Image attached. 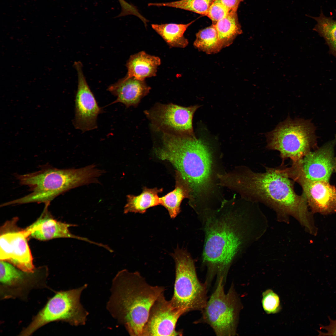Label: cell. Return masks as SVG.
I'll use <instances>...</instances> for the list:
<instances>
[{
    "instance_id": "4316f807",
    "label": "cell",
    "mask_w": 336,
    "mask_h": 336,
    "mask_svg": "<svg viewBox=\"0 0 336 336\" xmlns=\"http://www.w3.org/2000/svg\"><path fill=\"white\" fill-rule=\"evenodd\" d=\"M262 295L263 307L267 314H275L279 311L280 300L276 293L271 289H268L263 292Z\"/></svg>"
},
{
    "instance_id": "7c38bea8",
    "label": "cell",
    "mask_w": 336,
    "mask_h": 336,
    "mask_svg": "<svg viewBox=\"0 0 336 336\" xmlns=\"http://www.w3.org/2000/svg\"><path fill=\"white\" fill-rule=\"evenodd\" d=\"M282 171L301 187L309 206L313 213L323 215L336 213V188L328 181L309 180L290 166Z\"/></svg>"
},
{
    "instance_id": "603a6c76",
    "label": "cell",
    "mask_w": 336,
    "mask_h": 336,
    "mask_svg": "<svg viewBox=\"0 0 336 336\" xmlns=\"http://www.w3.org/2000/svg\"><path fill=\"white\" fill-rule=\"evenodd\" d=\"M309 16L317 22L313 30L324 38L329 48V53L336 58V20L325 16L322 10L318 17Z\"/></svg>"
},
{
    "instance_id": "484cf974",
    "label": "cell",
    "mask_w": 336,
    "mask_h": 336,
    "mask_svg": "<svg viewBox=\"0 0 336 336\" xmlns=\"http://www.w3.org/2000/svg\"><path fill=\"white\" fill-rule=\"evenodd\" d=\"M0 280L3 285L14 286L23 282L25 278L24 271L6 261L0 260Z\"/></svg>"
},
{
    "instance_id": "ba28073f",
    "label": "cell",
    "mask_w": 336,
    "mask_h": 336,
    "mask_svg": "<svg viewBox=\"0 0 336 336\" xmlns=\"http://www.w3.org/2000/svg\"><path fill=\"white\" fill-rule=\"evenodd\" d=\"M314 127L308 120L289 117L267 134L269 149L279 151L282 160L296 162L310 151L315 142Z\"/></svg>"
},
{
    "instance_id": "e0dca14e",
    "label": "cell",
    "mask_w": 336,
    "mask_h": 336,
    "mask_svg": "<svg viewBox=\"0 0 336 336\" xmlns=\"http://www.w3.org/2000/svg\"><path fill=\"white\" fill-rule=\"evenodd\" d=\"M151 89L144 81L126 76L110 85L108 90L117 97L112 104L121 103L126 108L136 107Z\"/></svg>"
},
{
    "instance_id": "8992f818",
    "label": "cell",
    "mask_w": 336,
    "mask_h": 336,
    "mask_svg": "<svg viewBox=\"0 0 336 336\" xmlns=\"http://www.w3.org/2000/svg\"><path fill=\"white\" fill-rule=\"evenodd\" d=\"M171 255L175 272L173 295L170 300L172 306L185 313L201 311L208 300V287L199 281L193 259L186 250L178 247Z\"/></svg>"
},
{
    "instance_id": "2e32d148",
    "label": "cell",
    "mask_w": 336,
    "mask_h": 336,
    "mask_svg": "<svg viewBox=\"0 0 336 336\" xmlns=\"http://www.w3.org/2000/svg\"><path fill=\"white\" fill-rule=\"evenodd\" d=\"M49 204H45L44 211L38 219L25 230L29 237L40 240H46L56 238H72L86 241L100 246L101 244L88 239L72 233L69 228L77 225L67 223L53 218L48 210Z\"/></svg>"
},
{
    "instance_id": "ffe728a7",
    "label": "cell",
    "mask_w": 336,
    "mask_h": 336,
    "mask_svg": "<svg viewBox=\"0 0 336 336\" xmlns=\"http://www.w3.org/2000/svg\"><path fill=\"white\" fill-rule=\"evenodd\" d=\"M191 190L187 183L176 171L175 189L160 198L161 205L167 210L170 217L175 218L180 212V205L185 198H191Z\"/></svg>"
},
{
    "instance_id": "7a4b0ae2",
    "label": "cell",
    "mask_w": 336,
    "mask_h": 336,
    "mask_svg": "<svg viewBox=\"0 0 336 336\" xmlns=\"http://www.w3.org/2000/svg\"><path fill=\"white\" fill-rule=\"evenodd\" d=\"M219 184L238 192L245 200L262 203L275 212L278 221L296 219L306 231L315 226L306 198L296 193L293 181L280 168L265 167L259 173L243 167L239 172L217 175Z\"/></svg>"
},
{
    "instance_id": "cb8c5ba5",
    "label": "cell",
    "mask_w": 336,
    "mask_h": 336,
    "mask_svg": "<svg viewBox=\"0 0 336 336\" xmlns=\"http://www.w3.org/2000/svg\"><path fill=\"white\" fill-rule=\"evenodd\" d=\"M194 45L199 50L208 54L217 53L222 49L216 29L212 24L196 33Z\"/></svg>"
},
{
    "instance_id": "9c48e42d",
    "label": "cell",
    "mask_w": 336,
    "mask_h": 336,
    "mask_svg": "<svg viewBox=\"0 0 336 336\" xmlns=\"http://www.w3.org/2000/svg\"><path fill=\"white\" fill-rule=\"evenodd\" d=\"M87 286L86 284L77 289L58 292L21 335H30L41 327L54 321H63L74 326L84 325L88 313L80 303V297Z\"/></svg>"
},
{
    "instance_id": "6da1fadb",
    "label": "cell",
    "mask_w": 336,
    "mask_h": 336,
    "mask_svg": "<svg viewBox=\"0 0 336 336\" xmlns=\"http://www.w3.org/2000/svg\"><path fill=\"white\" fill-rule=\"evenodd\" d=\"M258 204L251 202L248 208L236 210H206L201 215L205 234L202 264L208 285L215 277L226 282L234 262L266 232L268 221Z\"/></svg>"
},
{
    "instance_id": "5b68a950",
    "label": "cell",
    "mask_w": 336,
    "mask_h": 336,
    "mask_svg": "<svg viewBox=\"0 0 336 336\" xmlns=\"http://www.w3.org/2000/svg\"><path fill=\"white\" fill-rule=\"evenodd\" d=\"M105 172L91 164L78 169H61L46 166L33 173L17 175L20 184L28 186L31 193L1 206L32 203L50 204L56 197L71 189L99 183V178Z\"/></svg>"
},
{
    "instance_id": "ac0fdd59",
    "label": "cell",
    "mask_w": 336,
    "mask_h": 336,
    "mask_svg": "<svg viewBox=\"0 0 336 336\" xmlns=\"http://www.w3.org/2000/svg\"><path fill=\"white\" fill-rule=\"evenodd\" d=\"M161 64L159 57L141 51L131 55L128 60L126 77L144 81L146 78L156 76L158 67Z\"/></svg>"
},
{
    "instance_id": "7402d4cb",
    "label": "cell",
    "mask_w": 336,
    "mask_h": 336,
    "mask_svg": "<svg viewBox=\"0 0 336 336\" xmlns=\"http://www.w3.org/2000/svg\"><path fill=\"white\" fill-rule=\"evenodd\" d=\"M214 25L222 48L231 45L236 38L242 32L237 11H230L227 15Z\"/></svg>"
},
{
    "instance_id": "d6986e66",
    "label": "cell",
    "mask_w": 336,
    "mask_h": 336,
    "mask_svg": "<svg viewBox=\"0 0 336 336\" xmlns=\"http://www.w3.org/2000/svg\"><path fill=\"white\" fill-rule=\"evenodd\" d=\"M162 191V188L150 189L144 187L143 188L142 193L138 195H127V203L124 208V213L133 212L143 214L149 208L161 205L160 198L158 194Z\"/></svg>"
},
{
    "instance_id": "f1b7e54d",
    "label": "cell",
    "mask_w": 336,
    "mask_h": 336,
    "mask_svg": "<svg viewBox=\"0 0 336 336\" xmlns=\"http://www.w3.org/2000/svg\"><path fill=\"white\" fill-rule=\"evenodd\" d=\"M328 319V325H320V330L317 331L318 336H336V320H333L329 316Z\"/></svg>"
},
{
    "instance_id": "83f0119b",
    "label": "cell",
    "mask_w": 336,
    "mask_h": 336,
    "mask_svg": "<svg viewBox=\"0 0 336 336\" xmlns=\"http://www.w3.org/2000/svg\"><path fill=\"white\" fill-rule=\"evenodd\" d=\"M230 11L220 0H215L210 7L205 16L215 24L218 21L225 17Z\"/></svg>"
},
{
    "instance_id": "8fae6325",
    "label": "cell",
    "mask_w": 336,
    "mask_h": 336,
    "mask_svg": "<svg viewBox=\"0 0 336 336\" xmlns=\"http://www.w3.org/2000/svg\"><path fill=\"white\" fill-rule=\"evenodd\" d=\"M15 220L2 226L0 237V259L12 264L26 273L34 269L33 259L29 246V236L24 229H15Z\"/></svg>"
},
{
    "instance_id": "3957f363",
    "label": "cell",
    "mask_w": 336,
    "mask_h": 336,
    "mask_svg": "<svg viewBox=\"0 0 336 336\" xmlns=\"http://www.w3.org/2000/svg\"><path fill=\"white\" fill-rule=\"evenodd\" d=\"M155 152L159 159L170 163L188 184L191 205L208 194L212 185V159L204 142L194 135L162 133V145Z\"/></svg>"
},
{
    "instance_id": "52a82bcc",
    "label": "cell",
    "mask_w": 336,
    "mask_h": 336,
    "mask_svg": "<svg viewBox=\"0 0 336 336\" xmlns=\"http://www.w3.org/2000/svg\"><path fill=\"white\" fill-rule=\"evenodd\" d=\"M225 283L222 278L217 281L214 291L201 311V317L196 322L208 324L217 336H235L242 306L234 284L226 293Z\"/></svg>"
},
{
    "instance_id": "4fadbf2b",
    "label": "cell",
    "mask_w": 336,
    "mask_h": 336,
    "mask_svg": "<svg viewBox=\"0 0 336 336\" xmlns=\"http://www.w3.org/2000/svg\"><path fill=\"white\" fill-rule=\"evenodd\" d=\"M184 314L174 308L164 292L161 293L150 308L141 336L182 335L183 331L176 330L175 327L180 317Z\"/></svg>"
},
{
    "instance_id": "f546056e",
    "label": "cell",
    "mask_w": 336,
    "mask_h": 336,
    "mask_svg": "<svg viewBox=\"0 0 336 336\" xmlns=\"http://www.w3.org/2000/svg\"><path fill=\"white\" fill-rule=\"evenodd\" d=\"M229 10L237 11L240 3L244 0H220Z\"/></svg>"
},
{
    "instance_id": "5bb4252c",
    "label": "cell",
    "mask_w": 336,
    "mask_h": 336,
    "mask_svg": "<svg viewBox=\"0 0 336 336\" xmlns=\"http://www.w3.org/2000/svg\"><path fill=\"white\" fill-rule=\"evenodd\" d=\"M78 87L75 99V114L73 124L75 128L83 132L97 128L98 115L103 112L91 90L84 76L82 65L76 62Z\"/></svg>"
},
{
    "instance_id": "9a60e30c",
    "label": "cell",
    "mask_w": 336,
    "mask_h": 336,
    "mask_svg": "<svg viewBox=\"0 0 336 336\" xmlns=\"http://www.w3.org/2000/svg\"><path fill=\"white\" fill-rule=\"evenodd\" d=\"M335 142L310 151L298 161L292 162L291 167L310 180L329 182L331 175L336 171L334 149Z\"/></svg>"
},
{
    "instance_id": "30bf717a",
    "label": "cell",
    "mask_w": 336,
    "mask_h": 336,
    "mask_svg": "<svg viewBox=\"0 0 336 336\" xmlns=\"http://www.w3.org/2000/svg\"><path fill=\"white\" fill-rule=\"evenodd\" d=\"M198 105L185 107L157 103L144 113L156 130L162 133L194 135L192 120Z\"/></svg>"
},
{
    "instance_id": "d4e9b609",
    "label": "cell",
    "mask_w": 336,
    "mask_h": 336,
    "mask_svg": "<svg viewBox=\"0 0 336 336\" xmlns=\"http://www.w3.org/2000/svg\"><path fill=\"white\" fill-rule=\"evenodd\" d=\"M215 0H180L162 3H150L149 6L167 7L183 9L206 15Z\"/></svg>"
},
{
    "instance_id": "44dd1931",
    "label": "cell",
    "mask_w": 336,
    "mask_h": 336,
    "mask_svg": "<svg viewBox=\"0 0 336 336\" xmlns=\"http://www.w3.org/2000/svg\"><path fill=\"white\" fill-rule=\"evenodd\" d=\"M194 21L186 24L173 23L153 24L152 28L165 41L170 47L184 48L188 44L184 34Z\"/></svg>"
},
{
    "instance_id": "277c9868",
    "label": "cell",
    "mask_w": 336,
    "mask_h": 336,
    "mask_svg": "<svg viewBox=\"0 0 336 336\" xmlns=\"http://www.w3.org/2000/svg\"><path fill=\"white\" fill-rule=\"evenodd\" d=\"M148 284L138 272H119L112 282L107 308L132 336H141L150 308L165 290Z\"/></svg>"
}]
</instances>
